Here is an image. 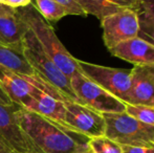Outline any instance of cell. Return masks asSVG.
Wrapping results in <instances>:
<instances>
[{
	"label": "cell",
	"instance_id": "obj_23",
	"mask_svg": "<svg viewBox=\"0 0 154 153\" xmlns=\"http://www.w3.org/2000/svg\"><path fill=\"white\" fill-rule=\"evenodd\" d=\"M0 1L4 5L8 6V8H15V10L25 8V6L29 5L32 3V0H0Z\"/></svg>",
	"mask_w": 154,
	"mask_h": 153
},
{
	"label": "cell",
	"instance_id": "obj_1",
	"mask_svg": "<svg viewBox=\"0 0 154 153\" xmlns=\"http://www.w3.org/2000/svg\"><path fill=\"white\" fill-rule=\"evenodd\" d=\"M16 121L38 153H83L89 151L87 136L47 118L18 107Z\"/></svg>",
	"mask_w": 154,
	"mask_h": 153
},
{
	"label": "cell",
	"instance_id": "obj_4",
	"mask_svg": "<svg viewBox=\"0 0 154 153\" xmlns=\"http://www.w3.org/2000/svg\"><path fill=\"white\" fill-rule=\"evenodd\" d=\"M105 135L120 145L154 147V126L145 124L124 111L104 113Z\"/></svg>",
	"mask_w": 154,
	"mask_h": 153
},
{
	"label": "cell",
	"instance_id": "obj_14",
	"mask_svg": "<svg viewBox=\"0 0 154 153\" xmlns=\"http://www.w3.org/2000/svg\"><path fill=\"white\" fill-rule=\"evenodd\" d=\"M27 25L19 17L17 10L12 14L0 16V45L15 48H22Z\"/></svg>",
	"mask_w": 154,
	"mask_h": 153
},
{
	"label": "cell",
	"instance_id": "obj_20",
	"mask_svg": "<svg viewBox=\"0 0 154 153\" xmlns=\"http://www.w3.org/2000/svg\"><path fill=\"white\" fill-rule=\"evenodd\" d=\"M125 112L140 122L154 126V107L152 106L126 104Z\"/></svg>",
	"mask_w": 154,
	"mask_h": 153
},
{
	"label": "cell",
	"instance_id": "obj_17",
	"mask_svg": "<svg viewBox=\"0 0 154 153\" xmlns=\"http://www.w3.org/2000/svg\"><path fill=\"white\" fill-rule=\"evenodd\" d=\"M85 12L86 15H92L100 21L109 15L122 10L119 6L110 3L105 0H75Z\"/></svg>",
	"mask_w": 154,
	"mask_h": 153
},
{
	"label": "cell",
	"instance_id": "obj_10",
	"mask_svg": "<svg viewBox=\"0 0 154 153\" xmlns=\"http://www.w3.org/2000/svg\"><path fill=\"white\" fill-rule=\"evenodd\" d=\"M20 106L0 104V142L11 151L17 153L37 152L31 142L23 134L16 121V110Z\"/></svg>",
	"mask_w": 154,
	"mask_h": 153
},
{
	"label": "cell",
	"instance_id": "obj_21",
	"mask_svg": "<svg viewBox=\"0 0 154 153\" xmlns=\"http://www.w3.org/2000/svg\"><path fill=\"white\" fill-rule=\"evenodd\" d=\"M59 4H61L63 8L67 11L68 15L73 16H86L85 12L82 10V8L79 5L75 0H55Z\"/></svg>",
	"mask_w": 154,
	"mask_h": 153
},
{
	"label": "cell",
	"instance_id": "obj_3",
	"mask_svg": "<svg viewBox=\"0 0 154 153\" xmlns=\"http://www.w3.org/2000/svg\"><path fill=\"white\" fill-rule=\"evenodd\" d=\"M22 54L36 76L55 87L65 99L77 102L70 79L45 54L29 29L23 38Z\"/></svg>",
	"mask_w": 154,
	"mask_h": 153
},
{
	"label": "cell",
	"instance_id": "obj_5",
	"mask_svg": "<svg viewBox=\"0 0 154 153\" xmlns=\"http://www.w3.org/2000/svg\"><path fill=\"white\" fill-rule=\"evenodd\" d=\"M77 102L102 113L124 112L126 104L80 72L70 78Z\"/></svg>",
	"mask_w": 154,
	"mask_h": 153
},
{
	"label": "cell",
	"instance_id": "obj_19",
	"mask_svg": "<svg viewBox=\"0 0 154 153\" xmlns=\"http://www.w3.org/2000/svg\"><path fill=\"white\" fill-rule=\"evenodd\" d=\"M88 145L92 153H123L122 146L106 135L92 137Z\"/></svg>",
	"mask_w": 154,
	"mask_h": 153
},
{
	"label": "cell",
	"instance_id": "obj_26",
	"mask_svg": "<svg viewBox=\"0 0 154 153\" xmlns=\"http://www.w3.org/2000/svg\"><path fill=\"white\" fill-rule=\"evenodd\" d=\"M15 8H8V6L4 5L3 3H1L0 1V16H3V15H8V14H12V13L15 12Z\"/></svg>",
	"mask_w": 154,
	"mask_h": 153
},
{
	"label": "cell",
	"instance_id": "obj_24",
	"mask_svg": "<svg viewBox=\"0 0 154 153\" xmlns=\"http://www.w3.org/2000/svg\"><path fill=\"white\" fill-rule=\"evenodd\" d=\"M121 8H134L136 0H105Z\"/></svg>",
	"mask_w": 154,
	"mask_h": 153
},
{
	"label": "cell",
	"instance_id": "obj_7",
	"mask_svg": "<svg viewBox=\"0 0 154 153\" xmlns=\"http://www.w3.org/2000/svg\"><path fill=\"white\" fill-rule=\"evenodd\" d=\"M80 70L99 86L125 104H129L131 90V69L97 65L78 60Z\"/></svg>",
	"mask_w": 154,
	"mask_h": 153
},
{
	"label": "cell",
	"instance_id": "obj_11",
	"mask_svg": "<svg viewBox=\"0 0 154 153\" xmlns=\"http://www.w3.org/2000/svg\"><path fill=\"white\" fill-rule=\"evenodd\" d=\"M129 104L154 107V64L134 65L131 69Z\"/></svg>",
	"mask_w": 154,
	"mask_h": 153
},
{
	"label": "cell",
	"instance_id": "obj_28",
	"mask_svg": "<svg viewBox=\"0 0 154 153\" xmlns=\"http://www.w3.org/2000/svg\"><path fill=\"white\" fill-rule=\"evenodd\" d=\"M83 153H92L91 151H90V150H89V151H87V152H83Z\"/></svg>",
	"mask_w": 154,
	"mask_h": 153
},
{
	"label": "cell",
	"instance_id": "obj_2",
	"mask_svg": "<svg viewBox=\"0 0 154 153\" xmlns=\"http://www.w3.org/2000/svg\"><path fill=\"white\" fill-rule=\"evenodd\" d=\"M17 13L27 25L45 54L69 79L80 72L78 60L68 53L57 37L53 26L37 12L32 3L25 8H17Z\"/></svg>",
	"mask_w": 154,
	"mask_h": 153
},
{
	"label": "cell",
	"instance_id": "obj_16",
	"mask_svg": "<svg viewBox=\"0 0 154 153\" xmlns=\"http://www.w3.org/2000/svg\"><path fill=\"white\" fill-rule=\"evenodd\" d=\"M133 10L140 23L138 37L145 40L154 39V0H136Z\"/></svg>",
	"mask_w": 154,
	"mask_h": 153
},
{
	"label": "cell",
	"instance_id": "obj_15",
	"mask_svg": "<svg viewBox=\"0 0 154 153\" xmlns=\"http://www.w3.org/2000/svg\"><path fill=\"white\" fill-rule=\"evenodd\" d=\"M0 66L22 76H35L34 70L22 54V48L0 45Z\"/></svg>",
	"mask_w": 154,
	"mask_h": 153
},
{
	"label": "cell",
	"instance_id": "obj_6",
	"mask_svg": "<svg viewBox=\"0 0 154 153\" xmlns=\"http://www.w3.org/2000/svg\"><path fill=\"white\" fill-rule=\"evenodd\" d=\"M26 77L32 87L31 100L24 109L66 126L64 102L67 101V99H65L55 87L44 82L36 75L32 77Z\"/></svg>",
	"mask_w": 154,
	"mask_h": 153
},
{
	"label": "cell",
	"instance_id": "obj_25",
	"mask_svg": "<svg viewBox=\"0 0 154 153\" xmlns=\"http://www.w3.org/2000/svg\"><path fill=\"white\" fill-rule=\"evenodd\" d=\"M0 104L6 105V106H13V105H15L12 102V100L8 96V94L3 91V89L1 87H0Z\"/></svg>",
	"mask_w": 154,
	"mask_h": 153
},
{
	"label": "cell",
	"instance_id": "obj_8",
	"mask_svg": "<svg viewBox=\"0 0 154 153\" xmlns=\"http://www.w3.org/2000/svg\"><path fill=\"white\" fill-rule=\"evenodd\" d=\"M101 25L108 50L124 41L137 37L140 33L138 17L133 8H122L109 15L101 21Z\"/></svg>",
	"mask_w": 154,
	"mask_h": 153
},
{
	"label": "cell",
	"instance_id": "obj_13",
	"mask_svg": "<svg viewBox=\"0 0 154 153\" xmlns=\"http://www.w3.org/2000/svg\"><path fill=\"white\" fill-rule=\"evenodd\" d=\"M0 87L14 104L26 108L31 100L32 87L26 76L18 75L8 68L0 66Z\"/></svg>",
	"mask_w": 154,
	"mask_h": 153
},
{
	"label": "cell",
	"instance_id": "obj_29",
	"mask_svg": "<svg viewBox=\"0 0 154 153\" xmlns=\"http://www.w3.org/2000/svg\"><path fill=\"white\" fill-rule=\"evenodd\" d=\"M12 153H17V152H13L12 151ZM29 153H37V152H29Z\"/></svg>",
	"mask_w": 154,
	"mask_h": 153
},
{
	"label": "cell",
	"instance_id": "obj_27",
	"mask_svg": "<svg viewBox=\"0 0 154 153\" xmlns=\"http://www.w3.org/2000/svg\"><path fill=\"white\" fill-rule=\"evenodd\" d=\"M0 153H12V151L0 142Z\"/></svg>",
	"mask_w": 154,
	"mask_h": 153
},
{
	"label": "cell",
	"instance_id": "obj_22",
	"mask_svg": "<svg viewBox=\"0 0 154 153\" xmlns=\"http://www.w3.org/2000/svg\"><path fill=\"white\" fill-rule=\"evenodd\" d=\"M122 150L123 153H154V147H143V146L123 145Z\"/></svg>",
	"mask_w": 154,
	"mask_h": 153
},
{
	"label": "cell",
	"instance_id": "obj_9",
	"mask_svg": "<svg viewBox=\"0 0 154 153\" xmlns=\"http://www.w3.org/2000/svg\"><path fill=\"white\" fill-rule=\"evenodd\" d=\"M65 125L88 139L103 136L106 132L102 113L75 101H65Z\"/></svg>",
	"mask_w": 154,
	"mask_h": 153
},
{
	"label": "cell",
	"instance_id": "obj_12",
	"mask_svg": "<svg viewBox=\"0 0 154 153\" xmlns=\"http://www.w3.org/2000/svg\"><path fill=\"white\" fill-rule=\"evenodd\" d=\"M109 51L112 56L133 65L154 64V45L138 36L124 41Z\"/></svg>",
	"mask_w": 154,
	"mask_h": 153
},
{
	"label": "cell",
	"instance_id": "obj_18",
	"mask_svg": "<svg viewBox=\"0 0 154 153\" xmlns=\"http://www.w3.org/2000/svg\"><path fill=\"white\" fill-rule=\"evenodd\" d=\"M32 5L47 22L59 21L68 16L67 11L55 0H34Z\"/></svg>",
	"mask_w": 154,
	"mask_h": 153
}]
</instances>
